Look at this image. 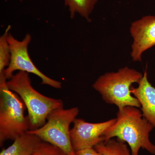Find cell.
<instances>
[{
  "instance_id": "obj_1",
  "label": "cell",
  "mask_w": 155,
  "mask_h": 155,
  "mask_svg": "<svg viewBox=\"0 0 155 155\" xmlns=\"http://www.w3.org/2000/svg\"><path fill=\"white\" fill-rule=\"evenodd\" d=\"M116 122L105 131L104 142L116 137L127 143L131 155H139L141 149L155 155V145L150 134L154 127L143 118L141 111L135 107L127 106L118 110Z\"/></svg>"
},
{
  "instance_id": "obj_2",
  "label": "cell",
  "mask_w": 155,
  "mask_h": 155,
  "mask_svg": "<svg viewBox=\"0 0 155 155\" xmlns=\"http://www.w3.org/2000/svg\"><path fill=\"white\" fill-rule=\"evenodd\" d=\"M8 88L17 94L28 111L30 130L45 125L49 114L53 110L64 108L61 99L44 95L34 88L28 73L19 71L7 80Z\"/></svg>"
},
{
  "instance_id": "obj_3",
  "label": "cell",
  "mask_w": 155,
  "mask_h": 155,
  "mask_svg": "<svg viewBox=\"0 0 155 155\" xmlns=\"http://www.w3.org/2000/svg\"><path fill=\"white\" fill-rule=\"evenodd\" d=\"M143 74L128 67L117 72L101 75L93 84V88L101 94L106 103L117 106L118 110L127 106L141 107L138 100L131 94L132 84L138 83Z\"/></svg>"
},
{
  "instance_id": "obj_4",
  "label": "cell",
  "mask_w": 155,
  "mask_h": 155,
  "mask_svg": "<svg viewBox=\"0 0 155 155\" xmlns=\"http://www.w3.org/2000/svg\"><path fill=\"white\" fill-rule=\"evenodd\" d=\"M4 74L0 75V146L6 140H14L30 130L25 106L17 94L10 90Z\"/></svg>"
},
{
  "instance_id": "obj_5",
  "label": "cell",
  "mask_w": 155,
  "mask_h": 155,
  "mask_svg": "<svg viewBox=\"0 0 155 155\" xmlns=\"http://www.w3.org/2000/svg\"><path fill=\"white\" fill-rule=\"evenodd\" d=\"M79 112L77 107L56 109L49 114L45 125L27 132L36 135L42 141L57 147L68 155H76L71 143L69 127Z\"/></svg>"
},
{
  "instance_id": "obj_6",
  "label": "cell",
  "mask_w": 155,
  "mask_h": 155,
  "mask_svg": "<svg viewBox=\"0 0 155 155\" xmlns=\"http://www.w3.org/2000/svg\"><path fill=\"white\" fill-rule=\"evenodd\" d=\"M8 40L11 49V61L9 66L2 73L7 80L12 77L15 71L19 70L32 73L38 76L41 79V84L56 89L62 87L61 82L52 79L43 73L37 68L31 59L28 52V46L31 40L30 34H27L22 40L19 41L10 33Z\"/></svg>"
},
{
  "instance_id": "obj_7",
  "label": "cell",
  "mask_w": 155,
  "mask_h": 155,
  "mask_svg": "<svg viewBox=\"0 0 155 155\" xmlns=\"http://www.w3.org/2000/svg\"><path fill=\"white\" fill-rule=\"evenodd\" d=\"M116 121V119H113L104 122L91 123L76 118L72 123L73 127L70 130L71 143L75 152L94 148L97 145L104 142L103 134Z\"/></svg>"
},
{
  "instance_id": "obj_8",
  "label": "cell",
  "mask_w": 155,
  "mask_h": 155,
  "mask_svg": "<svg viewBox=\"0 0 155 155\" xmlns=\"http://www.w3.org/2000/svg\"><path fill=\"white\" fill-rule=\"evenodd\" d=\"M130 32L133 39L130 56L134 62H141L143 53L155 45V16L147 15L134 21Z\"/></svg>"
},
{
  "instance_id": "obj_9",
  "label": "cell",
  "mask_w": 155,
  "mask_h": 155,
  "mask_svg": "<svg viewBox=\"0 0 155 155\" xmlns=\"http://www.w3.org/2000/svg\"><path fill=\"white\" fill-rule=\"evenodd\" d=\"M137 87H131V94L140 103L143 118L155 128V87L149 81L147 66Z\"/></svg>"
},
{
  "instance_id": "obj_10",
  "label": "cell",
  "mask_w": 155,
  "mask_h": 155,
  "mask_svg": "<svg viewBox=\"0 0 155 155\" xmlns=\"http://www.w3.org/2000/svg\"><path fill=\"white\" fill-rule=\"evenodd\" d=\"M14 141L1 152L0 155H33L42 140L36 135L26 132Z\"/></svg>"
},
{
  "instance_id": "obj_11",
  "label": "cell",
  "mask_w": 155,
  "mask_h": 155,
  "mask_svg": "<svg viewBox=\"0 0 155 155\" xmlns=\"http://www.w3.org/2000/svg\"><path fill=\"white\" fill-rule=\"evenodd\" d=\"M65 6L68 7L71 19L75 14L80 16L89 22L90 16L98 0H64Z\"/></svg>"
},
{
  "instance_id": "obj_12",
  "label": "cell",
  "mask_w": 155,
  "mask_h": 155,
  "mask_svg": "<svg viewBox=\"0 0 155 155\" xmlns=\"http://www.w3.org/2000/svg\"><path fill=\"white\" fill-rule=\"evenodd\" d=\"M95 149L103 155H131L125 142L119 139H111L94 147Z\"/></svg>"
},
{
  "instance_id": "obj_13",
  "label": "cell",
  "mask_w": 155,
  "mask_h": 155,
  "mask_svg": "<svg viewBox=\"0 0 155 155\" xmlns=\"http://www.w3.org/2000/svg\"><path fill=\"white\" fill-rule=\"evenodd\" d=\"M11 28V25H8L4 33L0 37V74L4 72L11 61V49L8 37Z\"/></svg>"
},
{
  "instance_id": "obj_14",
  "label": "cell",
  "mask_w": 155,
  "mask_h": 155,
  "mask_svg": "<svg viewBox=\"0 0 155 155\" xmlns=\"http://www.w3.org/2000/svg\"><path fill=\"white\" fill-rule=\"evenodd\" d=\"M49 143L42 141L33 155H46L48 149Z\"/></svg>"
},
{
  "instance_id": "obj_15",
  "label": "cell",
  "mask_w": 155,
  "mask_h": 155,
  "mask_svg": "<svg viewBox=\"0 0 155 155\" xmlns=\"http://www.w3.org/2000/svg\"><path fill=\"white\" fill-rule=\"evenodd\" d=\"M76 155H103L98 152L94 148L85 149L76 151Z\"/></svg>"
},
{
  "instance_id": "obj_16",
  "label": "cell",
  "mask_w": 155,
  "mask_h": 155,
  "mask_svg": "<svg viewBox=\"0 0 155 155\" xmlns=\"http://www.w3.org/2000/svg\"><path fill=\"white\" fill-rule=\"evenodd\" d=\"M46 155H68L58 147L50 144Z\"/></svg>"
},
{
  "instance_id": "obj_17",
  "label": "cell",
  "mask_w": 155,
  "mask_h": 155,
  "mask_svg": "<svg viewBox=\"0 0 155 155\" xmlns=\"http://www.w3.org/2000/svg\"><path fill=\"white\" fill-rule=\"evenodd\" d=\"M19 1H20V2H22V1H23V0H19Z\"/></svg>"
}]
</instances>
